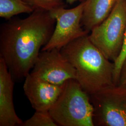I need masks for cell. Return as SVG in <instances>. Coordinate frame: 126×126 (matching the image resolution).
Returning a JSON list of instances; mask_svg holds the SVG:
<instances>
[{"label":"cell","mask_w":126,"mask_h":126,"mask_svg":"<svg viewBox=\"0 0 126 126\" xmlns=\"http://www.w3.org/2000/svg\"><path fill=\"white\" fill-rule=\"evenodd\" d=\"M56 23L49 11L35 9L26 18L11 19L1 25L0 58L14 81H22L31 72Z\"/></svg>","instance_id":"6da1fadb"},{"label":"cell","mask_w":126,"mask_h":126,"mask_svg":"<svg viewBox=\"0 0 126 126\" xmlns=\"http://www.w3.org/2000/svg\"><path fill=\"white\" fill-rule=\"evenodd\" d=\"M14 80L3 59L0 58V126H22L13 102Z\"/></svg>","instance_id":"9c48e42d"},{"label":"cell","mask_w":126,"mask_h":126,"mask_svg":"<svg viewBox=\"0 0 126 126\" xmlns=\"http://www.w3.org/2000/svg\"><path fill=\"white\" fill-rule=\"evenodd\" d=\"M120 0H86L81 19L83 28L90 32L107 18Z\"/></svg>","instance_id":"30bf717a"},{"label":"cell","mask_w":126,"mask_h":126,"mask_svg":"<svg viewBox=\"0 0 126 126\" xmlns=\"http://www.w3.org/2000/svg\"><path fill=\"white\" fill-rule=\"evenodd\" d=\"M66 0L67 3L70 4H72V3H74L75 2L77 1L78 0Z\"/></svg>","instance_id":"2e32d148"},{"label":"cell","mask_w":126,"mask_h":126,"mask_svg":"<svg viewBox=\"0 0 126 126\" xmlns=\"http://www.w3.org/2000/svg\"><path fill=\"white\" fill-rule=\"evenodd\" d=\"M34 10L41 9L50 11L55 8L63 7V0H23Z\"/></svg>","instance_id":"4fadbf2b"},{"label":"cell","mask_w":126,"mask_h":126,"mask_svg":"<svg viewBox=\"0 0 126 126\" xmlns=\"http://www.w3.org/2000/svg\"><path fill=\"white\" fill-rule=\"evenodd\" d=\"M49 111L58 126H94L90 95L75 79L63 84L62 91Z\"/></svg>","instance_id":"3957f363"},{"label":"cell","mask_w":126,"mask_h":126,"mask_svg":"<svg viewBox=\"0 0 126 126\" xmlns=\"http://www.w3.org/2000/svg\"><path fill=\"white\" fill-rule=\"evenodd\" d=\"M49 111H36L29 119L23 122L22 126H58Z\"/></svg>","instance_id":"7c38bea8"},{"label":"cell","mask_w":126,"mask_h":126,"mask_svg":"<svg viewBox=\"0 0 126 126\" xmlns=\"http://www.w3.org/2000/svg\"><path fill=\"white\" fill-rule=\"evenodd\" d=\"M30 73L59 86L63 85L69 79H76L75 68L62 54L60 49L57 48L41 51Z\"/></svg>","instance_id":"52a82bcc"},{"label":"cell","mask_w":126,"mask_h":126,"mask_svg":"<svg viewBox=\"0 0 126 126\" xmlns=\"http://www.w3.org/2000/svg\"><path fill=\"white\" fill-rule=\"evenodd\" d=\"M60 50L75 68L76 80L89 95L116 85L114 63L91 42L89 34L72 41Z\"/></svg>","instance_id":"7a4b0ae2"},{"label":"cell","mask_w":126,"mask_h":126,"mask_svg":"<svg viewBox=\"0 0 126 126\" xmlns=\"http://www.w3.org/2000/svg\"><path fill=\"white\" fill-rule=\"evenodd\" d=\"M94 126H126V87L114 85L90 95Z\"/></svg>","instance_id":"5b68a950"},{"label":"cell","mask_w":126,"mask_h":126,"mask_svg":"<svg viewBox=\"0 0 126 126\" xmlns=\"http://www.w3.org/2000/svg\"><path fill=\"white\" fill-rule=\"evenodd\" d=\"M126 56V31L124 36V39L123 42V45L122 47L121 53L118 58L117 60L114 62L115 65L114 69V82L116 85H118L119 77L121 67L122 65V63L125 59Z\"/></svg>","instance_id":"5bb4252c"},{"label":"cell","mask_w":126,"mask_h":126,"mask_svg":"<svg viewBox=\"0 0 126 126\" xmlns=\"http://www.w3.org/2000/svg\"><path fill=\"white\" fill-rule=\"evenodd\" d=\"M35 10L23 0H0V16L9 19L22 13H32Z\"/></svg>","instance_id":"8fae6325"},{"label":"cell","mask_w":126,"mask_h":126,"mask_svg":"<svg viewBox=\"0 0 126 126\" xmlns=\"http://www.w3.org/2000/svg\"><path fill=\"white\" fill-rule=\"evenodd\" d=\"M85 0L71 9L60 7L50 10V15L56 20V25L50 40L41 51L61 49L72 41L89 34L81 24Z\"/></svg>","instance_id":"8992f818"},{"label":"cell","mask_w":126,"mask_h":126,"mask_svg":"<svg viewBox=\"0 0 126 126\" xmlns=\"http://www.w3.org/2000/svg\"><path fill=\"white\" fill-rule=\"evenodd\" d=\"M126 31V0H120L102 23L89 35L90 40L113 63L121 53Z\"/></svg>","instance_id":"277c9868"},{"label":"cell","mask_w":126,"mask_h":126,"mask_svg":"<svg viewBox=\"0 0 126 126\" xmlns=\"http://www.w3.org/2000/svg\"><path fill=\"white\" fill-rule=\"evenodd\" d=\"M63 85L51 84L30 73L25 79V94L36 111H49L58 99Z\"/></svg>","instance_id":"ba28073f"},{"label":"cell","mask_w":126,"mask_h":126,"mask_svg":"<svg viewBox=\"0 0 126 126\" xmlns=\"http://www.w3.org/2000/svg\"><path fill=\"white\" fill-rule=\"evenodd\" d=\"M117 85H120L126 87V56L122 63Z\"/></svg>","instance_id":"9a60e30c"}]
</instances>
